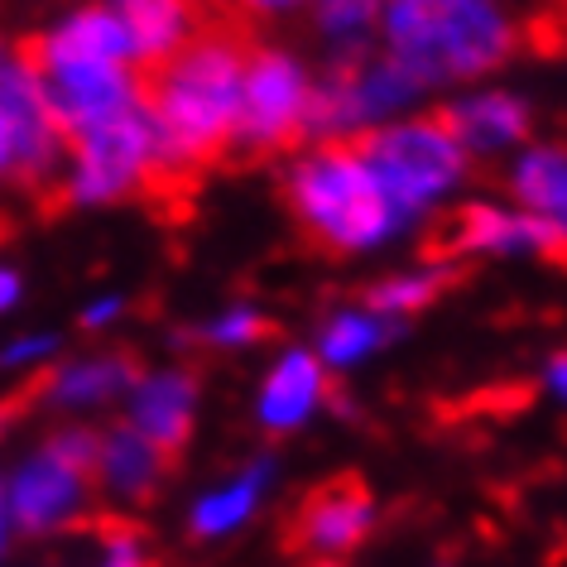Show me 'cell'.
<instances>
[{
	"label": "cell",
	"instance_id": "f1b7e54d",
	"mask_svg": "<svg viewBox=\"0 0 567 567\" xmlns=\"http://www.w3.org/2000/svg\"><path fill=\"white\" fill-rule=\"evenodd\" d=\"M116 318H121V299H102L82 313V328H106V322H116Z\"/></svg>",
	"mask_w": 567,
	"mask_h": 567
},
{
	"label": "cell",
	"instance_id": "e0dca14e",
	"mask_svg": "<svg viewBox=\"0 0 567 567\" xmlns=\"http://www.w3.org/2000/svg\"><path fill=\"white\" fill-rule=\"evenodd\" d=\"M135 380H140V361L131 351H106V357H87V361H73L63 371L44 375L34 385V394L63 409H92V404H111L121 394H131Z\"/></svg>",
	"mask_w": 567,
	"mask_h": 567
},
{
	"label": "cell",
	"instance_id": "5bb4252c",
	"mask_svg": "<svg viewBox=\"0 0 567 567\" xmlns=\"http://www.w3.org/2000/svg\"><path fill=\"white\" fill-rule=\"evenodd\" d=\"M437 121L452 131V140L466 150V159H501L519 150L534 131V111L515 92H466L437 111Z\"/></svg>",
	"mask_w": 567,
	"mask_h": 567
},
{
	"label": "cell",
	"instance_id": "603a6c76",
	"mask_svg": "<svg viewBox=\"0 0 567 567\" xmlns=\"http://www.w3.org/2000/svg\"><path fill=\"white\" fill-rule=\"evenodd\" d=\"M308 6H313V24L322 39L342 44V53H357L380 30L385 0H308Z\"/></svg>",
	"mask_w": 567,
	"mask_h": 567
},
{
	"label": "cell",
	"instance_id": "4dcf8cb0",
	"mask_svg": "<svg viewBox=\"0 0 567 567\" xmlns=\"http://www.w3.org/2000/svg\"><path fill=\"white\" fill-rule=\"evenodd\" d=\"M16 299H20V275L0 269V313H6V308H16Z\"/></svg>",
	"mask_w": 567,
	"mask_h": 567
},
{
	"label": "cell",
	"instance_id": "8fae6325",
	"mask_svg": "<svg viewBox=\"0 0 567 567\" xmlns=\"http://www.w3.org/2000/svg\"><path fill=\"white\" fill-rule=\"evenodd\" d=\"M34 73H53V68H96V63H121L131 68V39L111 6H82L68 20H59L49 34L16 44Z\"/></svg>",
	"mask_w": 567,
	"mask_h": 567
},
{
	"label": "cell",
	"instance_id": "7c38bea8",
	"mask_svg": "<svg viewBox=\"0 0 567 567\" xmlns=\"http://www.w3.org/2000/svg\"><path fill=\"white\" fill-rule=\"evenodd\" d=\"M87 486L92 476L68 466L53 452H39L34 462H24L16 481L6 486V509L10 524H20L24 534H49L59 524L78 519V509L87 505Z\"/></svg>",
	"mask_w": 567,
	"mask_h": 567
},
{
	"label": "cell",
	"instance_id": "ffe728a7",
	"mask_svg": "<svg viewBox=\"0 0 567 567\" xmlns=\"http://www.w3.org/2000/svg\"><path fill=\"white\" fill-rule=\"evenodd\" d=\"M269 476H275V466L269 462H255L246 472H236L231 481H221V486H212L207 495H197V505L188 509V524L197 538H221V534H236L240 524H246L255 509H260V495L269 486Z\"/></svg>",
	"mask_w": 567,
	"mask_h": 567
},
{
	"label": "cell",
	"instance_id": "d6986e66",
	"mask_svg": "<svg viewBox=\"0 0 567 567\" xmlns=\"http://www.w3.org/2000/svg\"><path fill=\"white\" fill-rule=\"evenodd\" d=\"M509 197L519 212L548 221L567 236V150L563 145H529L509 164Z\"/></svg>",
	"mask_w": 567,
	"mask_h": 567
},
{
	"label": "cell",
	"instance_id": "7a4b0ae2",
	"mask_svg": "<svg viewBox=\"0 0 567 567\" xmlns=\"http://www.w3.org/2000/svg\"><path fill=\"white\" fill-rule=\"evenodd\" d=\"M380 39L390 59L429 92L501 68L519 44V24L505 0H385Z\"/></svg>",
	"mask_w": 567,
	"mask_h": 567
},
{
	"label": "cell",
	"instance_id": "7402d4cb",
	"mask_svg": "<svg viewBox=\"0 0 567 567\" xmlns=\"http://www.w3.org/2000/svg\"><path fill=\"white\" fill-rule=\"evenodd\" d=\"M452 279H457V275H452L447 260H433V265H419V269H400V275H385L380 284H371L365 308L380 313V318L404 322L409 313H423V308H433L437 299H443Z\"/></svg>",
	"mask_w": 567,
	"mask_h": 567
},
{
	"label": "cell",
	"instance_id": "8992f818",
	"mask_svg": "<svg viewBox=\"0 0 567 567\" xmlns=\"http://www.w3.org/2000/svg\"><path fill=\"white\" fill-rule=\"evenodd\" d=\"M154 168H159V150H154V131L145 106H131L92 131L68 135L63 150V203L78 207H102L121 203L140 188H154Z\"/></svg>",
	"mask_w": 567,
	"mask_h": 567
},
{
	"label": "cell",
	"instance_id": "ac0fdd59",
	"mask_svg": "<svg viewBox=\"0 0 567 567\" xmlns=\"http://www.w3.org/2000/svg\"><path fill=\"white\" fill-rule=\"evenodd\" d=\"M164 472H168V457H164V452H154L145 437L131 429V423L102 433L92 481L111 495V501H145V495L159 491Z\"/></svg>",
	"mask_w": 567,
	"mask_h": 567
},
{
	"label": "cell",
	"instance_id": "83f0119b",
	"mask_svg": "<svg viewBox=\"0 0 567 567\" xmlns=\"http://www.w3.org/2000/svg\"><path fill=\"white\" fill-rule=\"evenodd\" d=\"M16 174V131H10V116L0 111V178Z\"/></svg>",
	"mask_w": 567,
	"mask_h": 567
},
{
	"label": "cell",
	"instance_id": "4fadbf2b",
	"mask_svg": "<svg viewBox=\"0 0 567 567\" xmlns=\"http://www.w3.org/2000/svg\"><path fill=\"white\" fill-rule=\"evenodd\" d=\"M131 429L145 437L154 452H164L168 462L188 447L193 423H197V375L193 371H140L131 385Z\"/></svg>",
	"mask_w": 567,
	"mask_h": 567
},
{
	"label": "cell",
	"instance_id": "4316f807",
	"mask_svg": "<svg viewBox=\"0 0 567 567\" xmlns=\"http://www.w3.org/2000/svg\"><path fill=\"white\" fill-rule=\"evenodd\" d=\"M246 16H289V10L308 6V0H236Z\"/></svg>",
	"mask_w": 567,
	"mask_h": 567
},
{
	"label": "cell",
	"instance_id": "30bf717a",
	"mask_svg": "<svg viewBox=\"0 0 567 567\" xmlns=\"http://www.w3.org/2000/svg\"><path fill=\"white\" fill-rule=\"evenodd\" d=\"M39 82H44L49 111H53V121H59L63 140L140 106V73L135 68H121V63L53 68V73H39Z\"/></svg>",
	"mask_w": 567,
	"mask_h": 567
},
{
	"label": "cell",
	"instance_id": "5b68a950",
	"mask_svg": "<svg viewBox=\"0 0 567 567\" xmlns=\"http://www.w3.org/2000/svg\"><path fill=\"white\" fill-rule=\"evenodd\" d=\"M308 106H313V78H308V68L284 49H250L226 159L260 164V159H275V154L303 145Z\"/></svg>",
	"mask_w": 567,
	"mask_h": 567
},
{
	"label": "cell",
	"instance_id": "6da1fadb",
	"mask_svg": "<svg viewBox=\"0 0 567 567\" xmlns=\"http://www.w3.org/2000/svg\"><path fill=\"white\" fill-rule=\"evenodd\" d=\"M246 59V30L217 20L203 24L168 63L140 78V106H145L154 150H159L154 188H188L197 174L226 159Z\"/></svg>",
	"mask_w": 567,
	"mask_h": 567
},
{
	"label": "cell",
	"instance_id": "484cf974",
	"mask_svg": "<svg viewBox=\"0 0 567 567\" xmlns=\"http://www.w3.org/2000/svg\"><path fill=\"white\" fill-rule=\"evenodd\" d=\"M544 385H548L553 400L567 404V351H558V357H548V365H544Z\"/></svg>",
	"mask_w": 567,
	"mask_h": 567
},
{
	"label": "cell",
	"instance_id": "44dd1931",
	"mask_svg": "<svg viewBox=\"0 0 567 567\" xmlns=\"http://www.w3.org/2000/svg\"><path fill=\"white\" fill-rule=\"evenodd\" d=\"M404 322L394 318H380L371 308H342L322 322L318 332V351L313 357L328 365V371H347V365H361L365 357H375L380 347H390L400 337Z\"/></svg>",
	"mask_w": 567,
	"mask_h": 567
},
{
	"label": "cell",
	"instance_id": "3957f363",
	"mask_svg": "<svg viewBox=\"0 0 567 567\" xmlns=\"http://www.w3.org/2000/svg\"><path fill=\"white\" fill-rule=\"evenodd\" d=\"M284 203L308 246L322 255L380 250L409 226L404 212L380 193L351 140H313L303 154H293L284 174Z\"/></svg>",
	"mask_w": 567,
	"mask_h": 567
},
{
	"label": "cell",
	"instance_id": "d4e9b609",
	"mask_svg": "<svg viewBox=\"0 0 567 567\" xmlns=\"http://www.w3.org/2000/svg\"><path fill=\"white\" fill-rule=\"evenodd\" d=\"M53 351V337H24V342L6 347V357H0V365H24V361H44Z\"/></svg>",
	"mask_w": 567,
	"mask_h": 567
},
{
	"label": "cell",
	"instance_id": "ba28073f",
	"mask_svg": "<svg viewBox=\"0 0 567 567\" xmlns=\"http://www.w3.org/2000/svg\"><path fill=\"white\" fill-rule=\"evenodd\" d=\"M375 529V495L361 476H332L322 486L303 491V501L289 515V538L293 553L313 563H342L347 553L365 544V534Z\"/></svg>",
	"mask_w": 567,
	"mask_h": 567
},
{
	"label": "cell",
	"instance_id": "cb8c5ba5",
	"mask_svg": "<svg viewBox=\"0 0 567 567\" xmlns=\"http://www.w3.org/2000/svg\"><path fill=\"white\" fill-rule=\"evenodd\" d=\"M269 332V318L260 313V308H250V303H236V308H226V313H217L207 322L203 332V342L207 347H221V351H240V347H255L260 337Z\"/></svg>",
	"mask_w": 567,
	"mask_h": 567
},
{
	"label": "cell",
	"instance_id": "9a60e30c",
	"mask_svg": "<svg viewBox=\"0 0 567 567\" xmlns=\"http://www.w3.org/2000/svg\"><path fill=\"white\" fill-rule=\"evenodd\" d=\"M328 400V365H322L308 347H293L269 365L260 394H255V419L265 433H293L318 414Z\"/></svg>",
	"mask_w": 567,
	"mask_h": 567
},
{
	"label": "cell",
	"instance_id": "d6a6232c",
	"mask_svg": "<svg viewBox=\"0 0 567 567\" xmlns=\"http://www.w3.org/2000/svg\"><path fill=\"white\" fill-rule=\"evenodd\" d=\"M313 567H342V563H313Z\"/></svg>",
	"mask_w": 567,
	"mask_h": 567
},
{
	"label": "cell",
	"instance_id": "277c9868",
	"mask_svg": "<svg viewBox=\"0 0 567 567\" xmlns=\"http://www.w3.org/2000/svg\"><path fill=\"white\" fill-rule=\"evenodd\" d=\"M351 145H357L361 164L380 183V193L409 221L419 212H433L437 203H447L466 183V174H472L466 150L452 140V131L437 116H400V121L371 125Z\"/></svg>",
	"mask_w": 567,
	"mask_h": 567
},
{
	"label": "cell",
	"instance_id": "1f68e13d",
	"mask_svg": "<svg viewBox=\"0 0 567 567\" xmlns=\"http://www.w3.org/2000/svg\"><path fill=\"white\" fill-rule=\"evenodd\" d=\"M6 524H10V509H6V486H0V544H6Z\"/></svg>",
	"mask_w": 567,
	"mask_h": 567
},
{
	"label": "cell",
	"instance_id": "52a82bcc",
	"mask_svg": "<svg viewBox=\"0 0 567 567\" xmlns=\"http://www.w3.org/2000/svg\"><path fill=\"white\" fill-rule=\"evenodd\" d=\"M423 87L404 73L390 53H342L328 73L313 82L308 106V145L313 140H357L371 125H385L414 106Z\"/></svg>",
	"mask_w": 567,
	"mask_h": 567
},
{
	"label": "cell",
	"instance_id": "2e32d148",
	"mask_svg": "<svg viewBox=\"0 0 567 567\" xmlns=\"http://www.w3.org/2000/svg\"><path fill=\"white\" fill-rule=\"evenodd\" d=\"M131 39V68L140 78L168 63L203 30V0H111Z\"/></svg>",
	"mask_w": 567,
	"mask_h": 567
},
{
	"label": "cell",
	"instance_id": "f546056e",
	"mask_svg": "<svg viewBox=\"0 0 567 567\" xmlns=\"http://www.w3.org/2000/svg\"><path fill=\"white\" fill-rule=\"evenodd\" d=\"M34 400H39V394H34V390H20V394H16V400H0V433H6V429H10V423H16V419H20V414H24V409H30Z\"/></svg>",
	"mask_w": 567,
	"mask_h": 567
},
{
	"label": "cell",
	"instance_id": "9c48e42d",
	"mask_svg": "<svg viewBox=\"0 0 567 567\" xmlns=\"http://www.w3.org/2000/svg\"><path fill=\"white\" fill-rule=\"evenodd\" d=\"M433 250H437V260H462V255H495V260L544 255V260H567V236L519 207L466 203L452 217H443V226L433 236Z\"/></svg>",
	"mask_w": 567,
	"mask_h": 567
},
{
	"label": "cell",
	"instance_id": "836d02e7",
	"mask_svg": "<svg viewBox=\"0 0 567 567\" xmlns=\"http://www.w3.org/2000/svg\"><path fill=\"white\" fill-rule=\"evenodd\" d=\"M0 236H6V226H0Z\"/></svg>",
	"mask_w": 567,
	"mask_h": 567
}]
</instances>
